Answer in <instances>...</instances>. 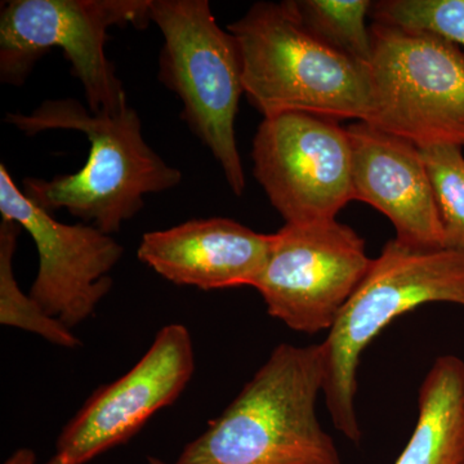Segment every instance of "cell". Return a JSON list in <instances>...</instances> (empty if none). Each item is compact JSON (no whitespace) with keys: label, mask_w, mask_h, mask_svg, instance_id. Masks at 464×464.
I'll return each instance as SVG.
<instances>
[{"label":"cell","mask_w":464,"mask_h":464,"mask_svg":"<svg viewBox=\"0 0 464 464\" xmlns=\"http://www.w3.org/2000/svg\"><path fill=\"white\" fill-rule=\"evenodd\" d=\"M150 20L164 36L159 81L182 101V116L218 161L231 191L246 181L235 121L243 87L239 45L207 0H151Z\"/></svg>","instance_id":"obj_5"},{"label":"cell","mask_w":464,"mask_h":464,"mask_svg":"<svg viewBox=\"0 0 464 464\" xmlns=\"http://www.w3.org/2000/svg\"><path fill=\"white\" fill-rule=\"evenodd\" d=\"M23 230L12 219L0 224V323L5 326L41 335L42 338L65 348L81 346L72 329L48 315L41 304L21 290L14 274V257L17 237Z\"/></svg>","instance_id":"obj_16"},{"label":"cell","mask_w":464,"mask_h":464,"mask_svg":"<svg viewBox=\"0 0 464 464\" xmlns=\"http://www.w3.org/2000/svg\"><path fill=\"white\" fill-rule=\"evenodd\" d=\"M0 213L29 232L39 266L30 295L48 315L74 328L92 316L112 286L123 246L93 225H65L33 203L0 164Z\"/></svg>","instance_id":"obj_10"},{"label":"cell","mask_w":464,"mask_h":464,"mask_svg":"<svg viewBox=\"0 0 464 464\" xmlns=\"http://www.w3.org/2000/svg\"><path fill=\"white\" fill-rule=\"evenodd\" d=\"M347 132L353 200L386 216L400 243L445 248L444 225L420 149L365 121L348 125Z\"/></svg>","instance_id":"obj_12"},{"label":"cell","mask_w":464,"mask_h":464,"mask_svg":"<svg viewBox=\"0 0 464 464\" xmlns=\"http://www.w3.org/2000/svg\"><path fill=\"white\" fill-rule=\"evenodd\" d=\"M253 174L285 224L337 219L353 200L347 128L304 112L265 118L253 140Z\"/></svg>","instance_id":"obj_9"},{"label":"cell","mask_w":464,"mask_h":464,"mask_svg":"<svg viewBox=\"0 0 464 464\" xmlns=\"http://www.w3.org/2000/svg\"><path fill=\"white\" fill-rule=\"evenodd\" d=\"M36 456L32 449H20L5 460V464H35Z\"/></svg>","instance_id":"obj_19"},{"label":"cell","mask_w":464,"mask_h":464,"mask_svg":"<svg viewBox=\"0 0 464 464\" xmlns=\"http://www.w3.org/2000/svg\"><path fill=\"white\" fill-rule=\"evenodd\" d=\"M148 464H168L164 462V460L159 459V458L150 457L148 459Z\"/></svg>","instance_id":"obj_21"},{"label":"cell","mask_w":464,"mask_h":464,"mask_svg":"<svg viewBox=\"0 0 464 464\" xmlns=\"http://www.w3.org/2000/svg\"><path fill=\"white\" fill-rule=\"evenodd\" d=\"M371 14L377 24L431 34L464 51V0H380Z\"/></svg>","instance_id":"obj_17"},{"label":"cell","mask_w":464,"mask_h":464,"mask_svg":"<svg viewBox=\"0 0 464 464\" xmlns=\"http://www.w3.org/2000/svg\"><path fill=\"white\" fill-rule=\"evenodd\" d=\"M369 123L417 148L464 146V51L453 43L374 23Z\"/></svg>","instance_id":"obj_7"},{"label":"cell","mask_w":464,"mask_h":464,"mask_svg":"<svg viewBox=\"0 0 464 464\" xmlns=\"http://www.w3.org/2000/svg\"><path fill=\"white\" fill-rule=\"evenodd\" d=\"M323 344H279L224 413L173 464H343L323 429Z\"/></svg>","instance_id":"obj_2"},{"label":"cell","mask_w":464,"mask_h":464,"mask_svg":"<svg viewBox=\"0 0 464 464\" xmlns=\"http://www.w3.org/2000/svg\"><path fill=\"white\" fill-rule=\"evenodd\" d=\"M445 232V248L464 250V155L453 145L420 149Z\"/></svg>","instance_id":"obj_18"},{"label":"cell","mask_w":464,"mask_h":464,"mask_svg":"<svg viewBox=\"0 0 464 464\" xmlns=\"http://www.w3.org/2000/svg\"><path fill=\"white\" fill-rule=\"evenodd\" d=\"M227 32L239 45L244 93L264 119L288 112L371 118L369 66L311 35L285 3H256Z\"/></svg>","instance_id":"obj_3"},{"label":"cell","mask_w":464,"mask_h":464,"mask_svg":"<svg viewBox=\"0 0 464 464\" xmlns=\"http://www.w3.org/2000/svg\"><path fill=\"white\" fill-rule=\"evenodd\" d=\"M194 371L188 329L182 324L164 326L128 373L92 393L58 436L56 454L67 463L85 464L124 444L179 398Z\"/></svg>","instance_id":"obj_11"},{"label":"cell","mask_w":464,"mask_h":464,"mask_svg":"<svg viewBox=\"0 0 464 464\" xmlns=\"http://www.w3.org/2000/svg\"><path fill=\"white\" fill-rule=\"evenodd\" d=\"M7 123L34 136L52 130H78L91 142L87 163L52 179H24V194L47 212L67 209L94 227L115 234L143 208L146 195L176 188L181 170L170 167L148 142L141 119L128 106L119 114H93L74 99L47 100L30 114H8Z\"/></svg>","instance_id":"obj_1"},{"label":"cell","mask_w":464,"mask_h":464,"mask_svg":"<svg viewBox=\"0 0 464 464\" xmlns=\"http://www.w3.org/2000/svg\"><path fill=\"white\" fill-rule=\"evenodd\" d=\"M433 302L464 307V250L414 248L392 239L328 332L323 396L335 429L353 444L362 438L356 411L362 353L393 320Z\"/></svg>","instance_id":"obj_4"},{"label":"cell","mask_w":464,"mask_h":464,"mask_svg":"<svg viewBox=\"0 0 464 464\" xmlns=\"http://www.w3.org/2000/svg\"><path fill=\"white\" fill-rule=\"evenodd\" d=\"M151 0H11L0 14V81L20 87L52 48L63 50L83 84L93 114L128 108L121 79L105 53L108 30L145 29Z\"/></svg>","instance_id":"obj_6"},{"label":"cell","mask_w":464,"mask_h":464,"mask_svg":"<svg viewBox=\"0 0 464 464\" xmlns=\"http://www.w3.org/2000/svg\"><path fill=\"white\" fill-rule=\"evenodd\" d=\"M372 262L364 239L337 219L285 224L253 288L292 331L329 332Z\"/></svg>","instance_id":"obj_8"},{"label":"cell","mask_w":464,"mask_h":464,"mask_svg":"<svg viewBox=\"0 0 464 464\" xmlns=\"http://www.w3.org/2000/svg\"><path fill=\"white\" fill-rule=\"evenodd\" d=\"M45 464H70V463H67L65 459H63V457L61 456H58V454H56V456H54L53 458H52V459L50 460V462L48 463H45Z\"/></svg>","instance_id":"obj_20"},{"label":"cell","mask_w":464,"mask_h":464,"mask_svg":"<svg viewBox=\"0 0 464 464\" xmlns=\"http://www.w3.org/2000/svg\"><path fill=\"white\" fill-rule=\"evenodd\" d=\"M395 464H464V362L439 356L418 390L414 431Z\"/></svg>","instance_id":"obj_14"},{"label":"cell","mask_w":464,"mask_h":464,"mask_svg":"<svg viewBox=\"0 0 464 464\" xmlns=\"http://www.w3.org/2000/svg\"><path fill=\"white\" fill-rule=\"evenodd\" d=\"M295 20L333 50L369 66L373 42L366 17L373 2L369 0H286Z\"/></svg>","instance_id":"obj_15"},{"label":"cell","mask_w":464,"mask_h":464,"mask_svg":"<svg viewBox=\"0 0 464 464\" xmlns=\"http://www.w3.org/2000/svg\"><path fill=\"white\" fill-rule=\"evenodd\" d=\"M273 240L274 234H259L234 219H192L143 235L137 256L177 285L253 288Z\"/></svg>","instance_id":"obj_13"}]
</instances>
